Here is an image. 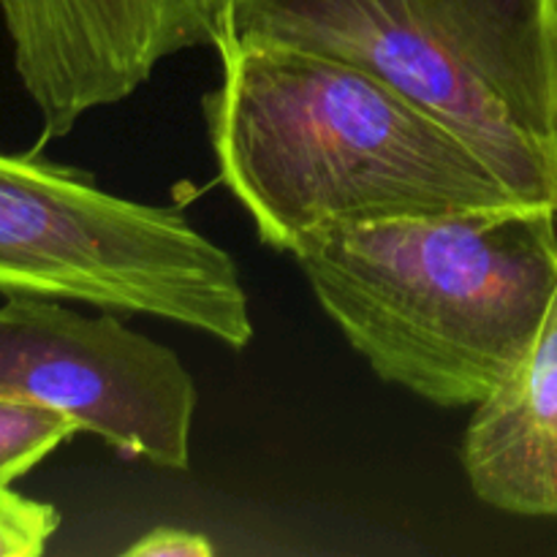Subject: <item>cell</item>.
Here are the masks:
<instances>
[{
    "label": "cell",
    "mask_w": 557,
    "mask_h": 557,
    "mask_svg": "<svg viewBox=\"0 0 557 557\" xmlns=\"http://www.w3.org/2000/svg\"><path fill=\"white\" fill-rule=\"evenodd\" d=\"M201 101L218 180L261 243L525 205L455 131L343 60L232 38ZM531 207V205H528Z\"/></svg>",
    "instance_id": "1"
},
{
    "label": "cell",
    "mask_w": 557,
    "mask_h": 557,
    "mask_svg": "<svg viewBox=\"0 0 557 557\" xmlns=\"http://www.w3.org/2000/svg\"><path fill=\"white\" fill-rule=\"evenodd\" d=\"M315 302L386 384L482 403L536 343L557 294L555 207L326 228L294 250Z\"/></svg>",
    "instance_id": "2"
},
{
    "label": "cell",
    "mask_w": 557,
    "mask_h": 557,
    "mask_svg": "<svg viewBox=\"0 0 557 557\" xmlns=\"http://www.w3.org/2000/svg\"><path fill=\"white\" fill-rule=\"evenodd\" d=\"M232 38L379 76L557 210V0H234Z\"/></svg>",
    "instance_id": "3"
},
{
    "label": "cell",
    "mask_w": 557,
    "mask_h": 557,
    "mask_svg": "<svg viewBox=\"0 0 557 557\" xmlns=\"http://www.w3.org/2000/svg\"><path fill=\"white\" fill-rule=\"evenodd\" d=\"M0 294L172 321L232 351L253 341L239 267L177 207L123 199L79 169L0 152Z\"/></svg>",
    "instance_id": "4"
},
{
    "label": "cell",
    "mask_w": 557,
    "mask_h": 557,
    "mask_svg": "<svg viewBox=\"0 0 557 557\" xmlns=\"http://www.w3.org/2000/svg\"><path fill=\"white\" fill-rule=\"evenodd\" d=\"M0 397L74 419L123 460L188 471L199 389L174 348L60 299L0 305Z\"/></svg>",
    "instance_id": "5"
},
{
    "label": "cell",
    "mask_w": 557,
    "mask_h": 557,
    "mask_svg": "<svg viewBox=\"0 0 557 557\" xmlns=\"http://www.w3.org/2000/svg\"><path fill=\"white\" fill-rule=\"evenodd\" d=\"M0 20L41 139H60L134 96L163 60L226 47L234 0H0Z\"/></svg>",
    "instance_id": "6"
},
{
    "label": "cell",
    "mask_w": 557,
    "mask_h": 557,
    "mask_svg": "<svg viewBox=\"0 0 557 557\" xmlns=\"http://www.w3.org/2000/svg\"><path fill=\"white\" fill-rule=\"evenodd\" d=\"M460 462L490 509L557 520V294L525 359L473 406Z\"/></svg>",
    "instance_id": "7"
},
{
    "label": "cell",
    "mask_w": 557,
    "mask_h": 557,
    "mask_svg": "<svg viewBox=\"0 0 557 557\" xmlns=\"http://www.w3.org/2000/svg\"><path fill=\"white\" fill-rule=\"evenodd\" d=\"M76 433L79 424L63 413L0 397V487L27 476Z\"/></svg>",
    "instance_id": "8"
},
{
    "label": "cell",
    "mask_w": 557,
    "mask_h": 557,
    "mask_svg": "<svg viewBox=\"0 0 557 557\" xmlns=\"http://www.w3.org/2000/svg\"><path fill=\"white\" fill-rule=\"evenodd\" d=\"M60 511L52 504L0 487V557H38L58 533Z\"/></svg>",
    "instance_id": "9"
},
{
    "label": "cell",
    "mask_w": 557,
    "mask_h": 557,
    "mask_svg": "<svg viewBox=\"0 0 557 557\" xmlns=\"http://www.w3.org/2000/svg\"><path fill=\"white\" fill-rule=\"evenodd\" d=\"M125 557H212L215 544L205 533L183 528H156L123 549Z\"/></svg>",
    "instance_id": "10"
}]
</instances>
